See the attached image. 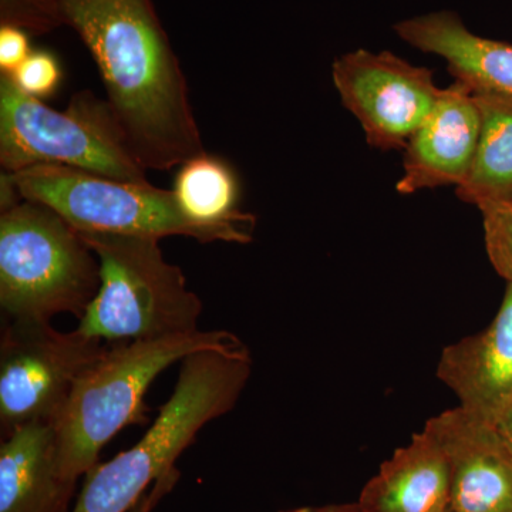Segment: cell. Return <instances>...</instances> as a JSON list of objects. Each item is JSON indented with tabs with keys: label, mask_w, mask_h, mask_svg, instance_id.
<instances>
[{
	"label": "cell",
	"mask_w": 512,
	"mask_h": 512,
	"mask_svg": "<svg viewBox=\"0 0 512 512\" xmlns=\"http://www.w3.org/2000/svg\"><path fill=\"white\" fill-rule=\"evenodd\" d=\"M59 8L96 62L138 164L168 171L204 153L187 80L153 0H59Z\"/></svg>",
	"instance_id": "obj_1"
},
{
	"label": "cell",
	"mask_w": 512,
	"mask_h": 512,
	"mask_svg": "<svg viewBox=\"0 0 512 512\" xmlns=\"http://www.w3.org/2000/svg\"><path fill=\"white\" fill-rule=\"evenodd\" d=\"M247 345L185 357L174 392L143 439L86 474L70 512H130L208 423L231 412L251 377Z\"/></svg>",
	"instance_id": "obj_2"
},
{
	"label": "cell",
	"mask_w": 512,
	"mask_h": 512,
	"mask_svg": "<svg viewBox=\"0 0 512 512\" xmlns=\"http://www.w3.org/2000/svg\"><path fill=\"white\" fill-rule=\"evenodd\" d=\"M245 345L228 330H197L167 338L109 343L74 384L52 423L60 476L76 483L99 464L101 450L121 430L148 421L146 396L164 370L201 350Z\"/></svg>",
	"instance_id": "obj_3"
},
{
	"label": "cell",
	"mask_w": 512,
	"mask_h": 512,
	"mask_svg": "<svg viewBox=\"0 0 512 512\" xmlns=\"http://www.w3.org/2000/svg\"><path fill=\"white\" fill-rule=\"evenodd\" d=\"M99 259L100 288L77 330L104 343L167 338L200 330L202 302L160 239L79 231Z\"/></svg>",
	"instance_id": "obj_4"
},
{
	"label": "cell",
	"mask_w": 512,
	"mask_h": 512,
	"mask_svg": "<svg viewBox=\"0 0 512 512\" xmlns=\"http://www.w3.org/2000/svg\"><path fill=\"white\" fill-rule=\"evenodd\" d=\"M99 288V259L57 212L28 200L2 211L0 308L8 322L80 319Z\"/></svg>",
	"instance_id": "obj_5"
},
{
	"label": "cell",
	"mask_w": 512,
	"mask_h": 512,
	"mask_svg": "<svg viewBox=\"0 0 512 512\" xmlns=\"http://www.w3.org/2000/svg\"><path fill=\"white\" fill-rule=\"evenodd\" d=\"M0 164L5 173L50 164L148 183L106 101L82 92L69 109H50L5 74H0Z\"/></svg>",
	"instance_id": "obj_6"
},
{
	"label": "cell",
	"mask_w": 512,
	"mask_h": 512,
	"mask_svg": "<svg viewBox=\"0 0 512 512\" xmlns=\"http://www.w3.org/2000/svg\"><path fill=\"white\" fill-rule=\"evenodd\" d=\"M8 174L23 200L46 205L77 231L245 244L234 232L195 224L181 211L173 191L150 183L50 164Z\"/></svg>",
	"instance_id": "obj_7"
},
{
	"label": "cell",
	"mask_w": 512,
	"mask_h": 512,
	"mask_svg": "<svg viewBox=\"0 0 512 512\" xmlns=\"http://www.w3.org/2000/svg\"><path fill=\"white\" fill-rule=\"evenodd\" d=\"M109 343L52 323L8 322L0 339V429L55 421L74 384Z\"/></svg>",
	"instance_id": "obj_8"
},
{
	"label": "cell",
	"mask_w": 512,
	"mask_h": 512,
	"mask_svg": "<svg viewBox=\"0 0 512 512\" xmlns=\"http://www.w3.org/2000/svg\"><path fill=\"white\" fill-rule=\"evenodd\" d=\"M333 83L370 147L400 150L426 120L441 89L433 72L392 52L357 49L335 60Z\"/></svg>",
	"instance_id": "obj_9"
},
{
	"label": "cell",
	"mask_w": 512,
	"mask_h": 512,
	"mask_svg": "<svg viewBox=\"0 0 512 512\" xmlns=\"http://www.w3.org/2000/svg\"><path fill=\"white\" fill-rule=\"evenodd\" d=\"M424 427L446 456L448 512H512V453L497 426L458 406Z\"/></svg>",
	"instance_id": "obj_10"
},
{
	"label": "cell",
	"mask_w": 512,
	"mask_h": 512,
	"mask_svg": "<svg viewBox=\"0 0 512 512\" xmlns=\"http://www.w3.org/2000/svg\"><path fill=\"white\" fill-rule=\"evenodd\" d=\"M481 133V114L473 90L454 82L404 147L403 175L396 190L410 195L427 188L456 185L470 175Z\"/></svg>",
	"instance_id": "obj_11"
},
{
	"label": "cell",
	"mask_w": 512,
	"mask_h": 512,
	"mask_svg": "<svg viewBox=\"0 0 512 512\" xmlns=\"http://www.w3.org/2000/svg\"><path fill=\"white\" fill-rule=\"evenodd\" d=\"M437 376L458 406L497 426L512 404V284L487 329L444 348Z\"/></svg>",
	"instance_id": "obj_12"
},
{
	"label": "cell",
	"mask_w": 512,
	"mask_h": 512,
	"mask_svg": "<svg viewBox=\"0 0 512 512\" xmlns=\"http://www.w3.org/2000/svg\"><path fill=\"white\" fill-rule=\"evenodd\" d=\"M394 32L414 49L443 57L448 72L473 92L512 96V45L476 35L457 13L440 10L402 20Z\"/></svg>",
	"instance_id": "obj_13"
},
{
	"label": "cell",
	"mask_w": 512,
	"mask_h": 512,
	"mask_svg": "<svg viewBox=\"0 0 512 512\" xmlns=\"http://www.w3.org/2000/svg\"><path fill=\"white\" fill-rule=\"evenodd\" d=\"M76 483L57 468L52 424L33 423L2 437L0 512H69Z\"/></svg>",
	"instance_id": "obj_14"
},
{
	"label": "cell",
	"mask_w": 512,
	"mask_h": 512,
	"mask_svg": "<svg viewBox=\"0 0 512 512\" xmlns=\"http://www.w3.org/2000/svg\"><path fill=\"white\" fill-rule=\"evenodd\" d=\"M362 512H448L450 477L439 441L424 427L397 448L360 493Z\"/></svg>",
	"instance_id": "obj_15"
},
{
	"label": "cell",
	"mask_w": 512,
	"mask_h": 512,
	"mask_svg": "<svg viewBox=\"0 0 512 512\" xmlns=\"http://www.w3.org/2000/svg\"><path fill=\"white\" fill-rule=\"evenodd\" d=\"M173 194L181 211L202 227L225 229L252 241L255 217L238 208L239 180L234 168L217 156L202 153L180 165Z\"/></svg>",
	"instance_id": "obj_16"
},
{
	"label": "cell",
	"mask_w": 512,
	"mask_h": 512,
	"mask_svg": "<svg viewBox=\"0 0 512 512\" xmlns=\"http://www.w3.org/2000/svg\"><path fill=\"white\" fill-rule=\"evenodd\" d=\"M481 114V133L470 175L456 188L458 198L483 207L512 200V96L473 92Z\"/></svg>",
	"instance_id": "obj_17"
},
{
	"label": "cell",
	"mask_w": 512,
	"mask_h": 512,
	"mask_svg": "<svg viewBox=\"0 0 512 512\" xmlns=\"http://www.w3.org/2000/svg\"><path fill=\"white\" fill-rule=\"evenodd\" d=\"M480 211L488 259L497 274L512 284V200L490 202Z\"/></svg>",
	"instance_id": "obj_18"
},
{
	"label": "cell",
	"mask_w": 512,
	"mask_h": 512,
	"mask_svg": "<svg viewBox=\"0 0 512 512\" xmlns=\"http://www.w3.org/2000/svg\"><path fill=\"white\" fill-rule=\"evenodd\" d=\"M0 25H13L30 35H45L63 26L59 0H0Z\"/></svg>",
	"instance_id": "obj_19"
},
{
	"label": "cell",
	"mask_w": 512,
	"mask_h": 512,
	"mask_svg": "<svg viewBox=\"0 0 512 512\" xmlns=\"http://www.w3.org/2000/svg\"><path fill=\"white\" fill-rule=\"evenodd\" d=\"M13 83L35 99H49L62 83V66L53 53L46 50H33L28 59L15 73L10 74Z\"/></svg>",
	"instance_id": "obj_20"
},
{
	"label": "cell",
	"mask_w": 512,
	"mask_h": 512,
	"mask_svg": "<svg viewBox=\"0 0 512 512\" xmlns=\"http://www.w3.org/2000/svg\"><path fill=\"white\" fill-rule=\"evenodd\" d=\"M30 33L13 25H0V74L10 76L33 52Z\"/></svg>",
	"instance_id": "obj_21"
},
{
	"label": "cell",
	"mask_w": 512,
	"mask_h": 512,
	"mask_svg": "<svg viewBox=\"0 0 512 512\" xmlns=\"http://www.w3.org/2000/svg\"><path fill=\"white\" fill-rule=\"evenodd\" d=\"M178 477H180V473H178L177 468H175V470L171 471L170 474L160 478V480L154 484V487L140 498V501L134 505L133 510L130 512L153 511V508L156 507L158 501H160L165 494L170 493V491L173 490L174 485L177 484Z\"/></svg>",
	"instance_id": "obj_22"
},
{
	"label": "cell",
	"mask_w": 512,
	"mask_h": 512,
	"mask_svg": "<svg viewBox=\"0 0 512 512\" xmlns=\"http://www.w3.org/2000/svg\"><path fill=\"white\" fill-rule=\"evenodd\" d=\"M281 512H362L357 504H332L322 507H303Z\"/></svg>",
	"instance_id": "obj_23"
},
{
	"label": "cell",
	"mask_w": 512,
	"mask_h": 512,
	"mask_svg": "<svg viewBox=\"0 0 512 512\" xmlns=\"http://www.w3.org/2000/svg\"><path fill=\"white\" fill-rule=\"evenodd\" d=\"M497 429L500 431L501 437L507 444V447L510 448L512 453V404L510 409L507 410L501 417L500 421L497 423Z\"/></svg>",
	"instance_id": "obj_24"
}]
</instances>
